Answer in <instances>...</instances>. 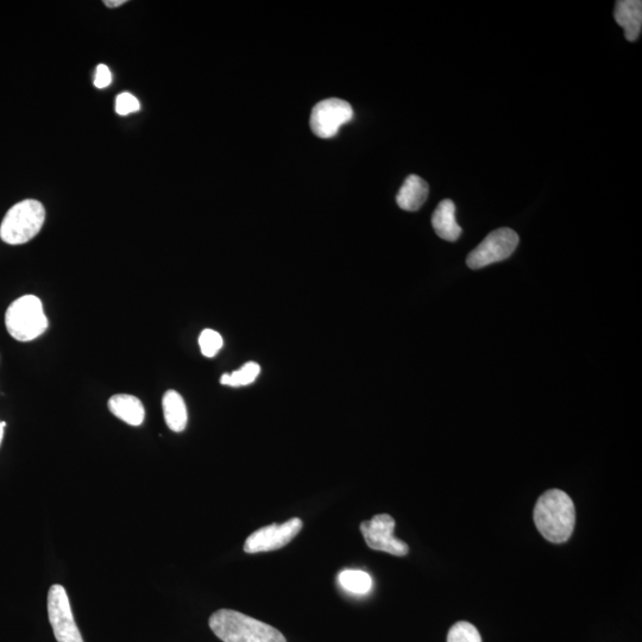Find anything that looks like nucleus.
Instances as JSON below:
<instances>
[{
    "label": "nucleus",
    "instance_id": "nucleus-1",
    "mask_svg": "<svg viewBox=\"0 0 642 642\" xmlns=\"http://www.w3.org/2000/svg\"><path fill=\"white\" fill-rule=\"evenodd\" d=\"M538 531L551 543L562 544L574 532L576 511L571 497L562 490L552 489L541 495L534 508Z\"/></svg>",
    "mask_w": 642,
    "mask_h": 642
},
{
    "label": "nucleus",
    "instance_id": "nucleus-2",
    "mask_svg": "<svg viewBox=\"0 0 642 642\" xmlns=\"http://www.w3.org/2000/svg\"><path fill=\"white\" fill-rule=\"evenodd\" d=\"M210 628L224 642H287L278 629L231 609L210 618Z\"/></svg>",
    "mask_w": 642,
    "mask_h": 642
},
{
    "label": "nucleus",
    "instance_id": "nucleus-3",
    "mask_svg": "<svg viewBox=\"0 0 642 642\" xmlns=\"http://www.w3.org/2000/svg\"><path fill=\"white\" fill-rule=\"evenodd\" d=\"M6 329L18 342H31L48 329V318L42 301L35 295H24L9 306L5 314Z\"/></svg>",
    "mask_w": 642,
    "mask_h": 642
},
{
    "label": "nucleus",
    "instance_id": "nucleus-4",
    "mask_svg": "<svg viewBox=\"0 0 642 642\" xmlns=\"http://www.w3.org/2000/svg\"><path fill=\"white\" fill-rule=\"evenodd\" d=\"M46 220V210L40 201L23 200L11 207L0 225V238L6 244L28 243L39 234Z\"/></svg>",
    "mask_w": 642,
    "mask_h": 642
},
{
    "label": "nucleus",
    "instance_id": "nucleus-5",
    "mask_svg": "<svg viewBox=\"0 0 642 642\" xmlns=\"http://www.w3.org/2000/svg\"><path fill=\"white\" fill-rule=\"evenodd\" d=\"M519 244V236L512 229L502 228L489 234L468 256V267L474 270L507 260Z\"/></svg>",
    "mask_w": 642,
    "mask_h": 642
},
{
    "label": "nucleus",
    "instance_id": "nucleus-6",
    "mask_svg": "<svg viewBox=\"0 0 642 642\" xmlns=\"http://www.w3.org/2000/svg\"><path fill=\"white\" fill-rule=\"evenodd\" d=\"M354 118L352 106L343 99L330 98L318 103L311 113L313 134L324 140L337 136L344 124Z\"/></svg>",
    "mask_w": 642,
    "mask_h": 642
},
{
    "label": "nucleus",
    "instance_id": "nucleus-7",
    "mask_svg": "<svg viewBox=\"0 0 642 642\" xmlns=\"http://www.w3.org/2000/svg\"><path fill=\"white\" fill-rule=\"evenodd\" d=\"M48 616L58 642H84L75 623L66 589L55 584L48 593Z\"/></svg>",
    "mask_w": 642,
    "mask_h": 642
},
{
    "label": "nucleus",
    "instance_id": "nucleus-8",
    "mask_svg": "<svg viewBox=\"0 0 642 642\" xmlns=\"http://www.w3.org/2000/svg\"><path fill=\"white\" fill-rule=\"evenodd\" d=\"M394 528L395 520L389 514L375 515L361 524V532L370 549L398 557L407 556L409 547L405 541L394 537Z\"/></svg>",
    "mask_w": 642,
    "mask_h": 642
},
{
    "label": "nucleus",
    "instance_id": "nucleus-9",
    "mask_svg": "<svg viewBox=\"0 0 642 642\" xmlns=\"http://www.w3.org/2000/svg\"><path fill=\"white\" fill-rule=\"evenodd\" d=\"M304 527L302 521L294 518L282 525H270L255 531L245 540L244 551L247 553L270 552L282 549L297 537Z\"/></svg>",
    "mask_w": 642,
    "mask_h": 642
},
{
    "label": "nucleus",
    "instance_id": "nucleus-10",
    "mask_svg": "<svg viewBox=\"0 0 642 642\" xmlns=\"http://www.w3.org/2000/svg\"><path fill=\"white\" fill-rule=\"evenodd\" d=\"M615 21L625 30L626 40L639 39L642 29V2L640 0H620L614 11Z\"/></svg>",
    "mask_w": 642,
    "mask_h": 642
},
{
    "label": "nucleus",
    "instance_id": "nucleus-11",
    "mask_svg": "<svg viewBox=\"0 0 642 642\" xmlns=\"http://www.w3.org/2000/svg\"><path fill=\"white\" fill-rule=\"evenodd\" d=\"M432 226L436 234L448 242H456L462 235V228L456 219V205L446 199L433 212Z\"/></svg>",
    "mask_w": 642,
    "mask_h": 642
},
{
    "label": "nucleus",
    "instance_id": "nucleus-12",
    "mask_svg": "<svg viewBox=\"0 0 642 642\" xmlns=\"http://www.w3.org/2000/svg\"><path fill=\"white\" fill-rule=\"evenodd\" d=\"M109 409L115 417L130 426H140L146 418V409L142 401L134 395H113L109 400Z\"/></svg>",
    "mask_w": 642,
    "mask_h": 642
},
{
    "label": "nucleus",
    "instance_id": "nucleus-13",
    "mask_svg": "<svg viewBox=\"0 0 642 642\" xmlns=\"http://www.w3.org/2000/svg\"><path fill=\"white\" fill-rule=\"evenodd\" d=\"M428 185L418 175H409L396 195L400 209L415 212L421 209L428 197Z\"/></svg>",
    "mask_w": 642,
    "mask_h": 642
},
{
    "label": "nucleus",
    "instance_id": "nucleus-14",
    "mask_svg": "<svg viewBox=\"0 0 642 642\" xmlns=\"http://www.w3.org/2000/svg\"><path fill=\"white\" fill-rule=\"evenodd\" d=\"M163 415L169 430L180 433L185 431L188 413L185 400L175 390H168L162 399Z\"/></svg>",
    "mask_w": 642,
    "mask_h": 642
},
{
    "label": "nucleus",
    "instance_id": "nucleus-15",
    "mask_svg": "<svg viewBox=\"0 0 642 642\" xmlns=\"http://www.w3.org/2000/svg\"><path fill=\"white\" fill-rule=\"evenodd\" d=\"M338 581L346 591L356 595L368 594L373 588V579L362 570H344L339 574Z\"/></svg>",
    "mask_w": 642,
    "mask_h": 642
},
{
    "label": "nucleus",
    "instance_id": "nucleus-16",
    "mask_svg": "<svg viewBox=\"0 0 642 642\" xmlns=\"http://www.w3.org/2000/svg\"><path fill=\"white\" fill-rule=\"evenodd\" d=\"M261 373V367L255 362L244 364L239 370L234 371L232 374H224L220 383L223 386L229 387H244L254 383Z\"/></svg>",
    "mask_w": 642,
    "mask_h": 642
},
{
    "label": "nucleus",
    "instance_id": "nucleus-17",
    "mask_svg": "<svg viewBox=\"0 0 642 642\" xmlns=\"http://www.w3.org/2000/svg\"><path fill=\"white\" fill-rule=\"evenodd\" d=\"M448 642H482V638L474 625L461 621L450 629Z\"/></svg>",
    "mask_w": 642,
    "mask_h": 642
},
{
    "label": "nucleus",
    "instance_id": "nucleus-18",
    "mask_svg": "<svg viewBox=\"0 0 642 642\" xmlns=\"http://www.w3.org/2000/svg\"><path fill=\"white\" fill-rule=\"evenodd\" d=\"M224 345L223 337L220 333L211 329L201 332L199 337V346L201 354L207 358H212L222 350Z\"/></svg>",
    "mask_w": 642,
    "mask_h": 642
},
{
    "label": "nucleus",
    "instance_id": "nucleus-19",
    "mask_svg": "<svg viewBox=\"0 0 642 642\" xmlns=\"http://www.w3.org/2000/svg\"><path fill=\"white\" fill-rule=\"evenodd\" d=\"M141 109V104L138 99L132 96L131 93L124 92L119 94L116 102V111L118 115L128 116L130 113L137 112Z\"/></svg>",
    "mask_w": 642,
    "mask_h": 642
},
{
    "label": "nucleus",
    "instance_id": "nucleus-20",
    "mask_svg": "<svg viewBox=\"0 0 642 642\" xmlns=\"http://www.w3.org/2000/svg\"><path fill=\"white\" fill-rule=\"evenodd\" d=\"M112 83V74L110 69L105 65L97 67L96 78H94V86L97 88H106Z\"/></svg>",
    "mask_w": 642,
    "mask_h": 642
},
{
    "label": "nucleus",
    "instance_id": "nucleus-21",
    "mask_svg": "<svg viewBox=\"0 0 642 642\" xmlns=\"http://www.w3.org/2000/svg\"><path fill=\"white\" fill-rule=\"evenodd\" d=\"M125 3H127V0H105L104 2L107 8L111 9L119 8V6H122Z\"/></svg>",
    "mask_w": 642,
    "mask_h": 642
},
{
    "label": "nucleus",
    "instance_id": "nucleus-22",
    "mask_svg": "<svg viewBox=\"0 0 642 642\" xmlns=\"http://www.w3.org/2000/svg\"><path fill=\"white\" fill-rule=\"evenodd\" d=\"M5 423H0V444H2L3 436H4V427Z\"/></svg>",
    "mask_w": 642,
    "mask_h": 642
}]
</instances>
